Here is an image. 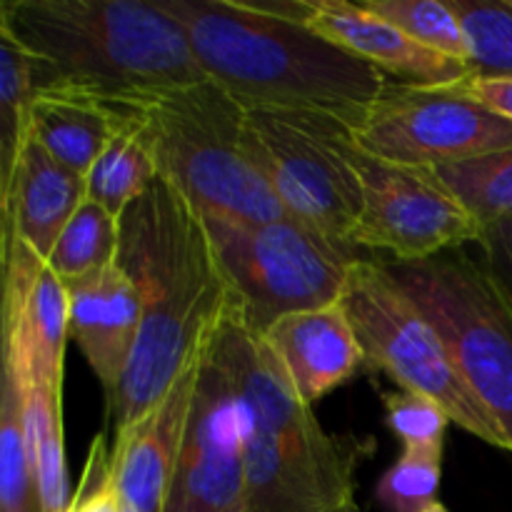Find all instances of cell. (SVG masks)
Returning a JSON list of instances; mask_svg holds the SVG:
<instances>
[{
  "instance_id": "obj_9",
  "label": "cell",
  "mask_w": 512,
  "mask_h": 512,
  "mask_svg": "<svg viewBox=\"0 0 512 512\" xmlns=\"http://www.w3.org/2000/svg\"><path fill=\"white\" fill-rule=\"evenodd\" d=\"M248 130L285 213L353 245L363 215V150L353 128L333 115L248 110Z\"/></svg>"
},
{
  "instance_id": "obj_16",
  "label": "cell",
  "mask_w": 512,
  "mask_h": 512,
  "mask_svg": "<svg viewBox=\"0 0 512 512\" xmlns=\"http://www.w3.org/2000/svg\"><path fill=\"white\" fill-rule=\"evenodd\" d=\"M263 340L310 408L365 365L358 335L340 303L285 315L265 330Z\"/></svg>"
},
{
  "instance_id": "obj_22",
  "label": "cell",
  "mask_w": 512,
  "mask_h": 512,
  "mask_svg": "<svg viewBox=\"0 0 512 512\" xmlns=\"http://www.w3.org/2000/svg\"><path fill=\"white\" fill-rule=\"evenodd\" d=\"M120 220L103 205L85 198L48 255V265L63 283L95 273L118 258Z\"/></svg>"
},
{
  "instance_id": "obj_28",
  "label": "cell",
  "mask_w": 512,
  "mask_h": 512,
  "mask_svg": "<svg viewBox=\"0 0 512 512\" xmlns=\"http://www.w3.org/2000/svg\"><path fill=\"white\" fill-rule=\"evenodd\" d=\"M385 415L388 425L400 440L403 450H435L443 453L445 430L453 420L448 418L443 408L423 395L398 390V393H385Z\"/></svg>"
},
{
  "instance_id": "obj_3",
  "label": "cell",
  "mask_w": 512,
  "mask_h": 512,
  "mask_svg": "<svg viewBox=\"0 0 512 512\" xmlns=\"http://www.w3.org/2000/svg\"><path fill=\"white\" fill-rule=\"evenodd\" d=\"M185 30L205 78L245 110L363 120L388 75L298 20L265 13L255 0H158Z\"/></svg>"
},
{
  "instance_id": "obj_24",
  "label": "cell",
  "mask_w": 512,
  "mask_h": 512,
  "mask_svg": "<svg viewBox=\"0 0 512 512\" xmlns=\"http://www.w3.org/2000/svg\"><path fill=\"white\" fill-rule=\"evenodd\" d=\"M435 170L483 228L512 220V148Z\"/></svg>"
},
{
  "instance_id": "obj_13",
  "label": "cell",
  "mask_w": 512,
  "mask_h": 512,
  "mask_svg": "<svg viewBox=\"0 0 512 512\" xmlns=\"http://www.w3.org/2000/svg\"><path fill=\"white\" fill-rule=\"evenodd\" d=\"M200 363L203 353L175 380L158 405L115 433L110 475L123 503L135 512H163L165 508L198 388Z\"/></svg>"
},
{
  "instance_id": "obj_17",
  "label": "cell",
  "mask_w": 512,
  "mask_h": 512,
  "mask_svg": "<svg viewBox=\"0 0 512 512\" xmlns=\"http://www.w3.org/2000/svg\"><path fill=\"white\" fill-rule=\"evenodd\" d=\"M88 198L83 175L60 165L33 135L23 143L13 180L0 193L3 235H18L48 260L75 210Z\"/></svg>"
},
{
  "instance_id": "obj_21",
  "label": "cell",
  "mask_w": 512,
  "mask_h": 512,
  "mask_svg": "<svg viewBox=\"0 0 512 512\" xmlns=\"http://www.w3.org/2000/svg\"><path fill=\"white\" fill-rule=\"evenodd\" d=\"M0 512H43L25 435V388L8 365L0 378Z\"/></svg>"
},
{
  "instance_id": "obj_2",
  "label": "cell",
  "mask_w": 512,
  "mask_h": 512,
  "mask_svg": "<svg viewBox=\"0 0 512 512\" xmlns=\"http://www.w3.org/2000/svg\"><path fill=\"white\" fill-rule=\"evenodd\" d=\"M0 30L28 53L38 93L135 108L208 80L158 0H5Z\"/></svg>"
},
{
  "instance_id": "obj_18",
  "label": "cell",
  "mask_w": 512,
  "mask_h": 512,
  "mask_svg": "<svg viewBox=\"0 0 512 512\" xmlns=\"http://www.w3.org/2000/svg\"><path fill=\"white\" fill-rule=\"evenodd\" d=\"M123 118V108L83 95L38 93L30 108V135L60 165L88 178Z\"/></svg>"
},
{
  "instance_id": "obj_25",
  "label": "cell",
  "mask_w": 512,
  "mask_h": 512,
  "mask_svg": "<svg viewBox=\"0 0 512 512\" xmlns=\"http://www.w3.org/2000/svg\"><path fill=\"white\" fill-rule=\"evenodd\" d=\"M458 18L475 75L512 78L510 0H445Z\"/></svg>"
},
{
  "instance_id": "obj_30",
  "label": "cell",
  "mask_w": 512,
  "mask_h": 512,
  "mask_svg": "<svg viewBox=\"0 0 512 512\" xmlns=\"http://www.w3.org/2000/svg\"><path fill=\"white\" fill-rule=\"evenodd\" d=\"M460 88L473 100L483 103L493 113L503 115L512 123V78H500V75H473L468 80H460Z\"/></svg>"
},
{
  "instance_id": "obj_26",
  "label": "cell",
  "mask_w": 512,
  "mask_h": 512,
  "mask_svg": "<svg viewBox=\"0 0 512 512\" xmlns=\"http://www.w3.org/2000/svg\"><path fill=\"white\" fill-rule=\"evenodd\" d=\"M365 5L423 48L470 63L465 33L445 0H365Z\"/></svg>"
},
{
  "instance_id": "obj_8",
  "label": "cell",
  "mask_w": 512,
  "mask_h": 512,
  "mask_svg": "<svg viewBox=\"0 0 512 512\" xmlns=\"http://www.w3.org/2000/svg\"><path fill=\"white\" fill-rule=\"evenodd\" d=\"M388 273L433 320L460 373L503 428L512 450V303L483 263L460 250L413 263L390 260Z\"/></svg>"
},
{
  "instance_id": "obj_4",
  "label": "cell",
  "mask_w": 512,
  "mask_h": 512,
  "mask_svg": "<svg viewBox=\"0 0 512 512\" xmlns=\"http://www.w3.org/2000/svg\"><path fill=\"white\" fill-rule=\"evenodd\" d=\"M215 343L243 408L248 512H363L355 503L363 443L335 438L320 425L233 303L215 328Z\"/></svg>"
},
{
  "instance_id": "obj_19",
  "label": "cell",
  "mask_w": 512,
  "mask_h": 512,
  "mask_svg": "<svg viewBox=\"0 0 512 512\" xmlns=\"http://www.w3.org/2000/svg\"><path fill=\"white\" fill-rule=\"evenodd\" d=\"M123 110V123L85 178L88 200L103 205L118 220L128 210V205L160 178L153 145L143 123L133 110Z\"/></svg>"
},
{
  "instance_id": "obj_5",
  "label": "cell",
  "mask_w": 512,
  "mask_h": 512,
  "mask_svg": "<svg viewBox=\"0 0 512 512\" xmlns=\"http://www.w3.org/2000/svg\"><path fill=\"white\" fill-rule=\"evenodd\" d=\"M160 178L205 218L270 223L285 218L255 155L248 110L213 80L165 90L135 105Z\"/></svg>"
},
{
  "instance_id": "obj_11",
  "label": "cell",
  "mask_w": 512,
  "mask_h": 512,
  "mask_svg": "<svg viewBox=\"0 0 512 512\" xmlns=\"http://www.w3.org/2000/svg\"><path fill=\"white\" fill-rule=\"evenodd\" d=\"M363 215L355 248L385 250L400 263L480 243L483 225L463 208L435 168L385 163L360 155Z\"/></svg>"
},
{
  "instance_id": "obj_6",
  "label": "cell",
  "mask_w": 512,
  "mask_h": 512,
  "mask_svg": "<svg viewBox=\"0 0 512 512\" xmlns=\"http://www.w3.org/2000/svg\"><path fill=\"white\" fill-rule=\"evenodd\" d=\"M340 305L358 335L368 368L383 370L400 390L438 403L465 433L512 453L503 428L460 373L440 330L385 263L360 258L350 270Z\"/></svg>"
},
{
  "instance_id": "obj_1",
  "label": "cell",
  "mask_w": 512,
  "mask_h": 512,
  "mask_svg": "<svg viewBox=\"0 0 512 512\" xmlns=\"http://www.w3.org/2000/svg\"><path fill=\"white\" fill-rule=\"evenodd\" d=\"M115 263L140 295V333L113 403L115 433L143 418L200 358L233 293L198 210L158 178L120 215Z\"/></svg>"
},
{
  "instance_id": "obj_31",
  "label": "cell",
  "mask_w": 512,
  "mask_h": 512,
  "mask_svg": "<svg viewBox=\"0 0 512 512\" xmlns=\"http://www.w3.org/2000/svg\"><path fill=\"white\" fill-rule=\"evenodd\" d=\"M510 3H512V0H510Z\"/></svg>"
},
{
  "instance_id": "obj_20",
  "label": "cell",
  "mask_w": 512,
  "mask_h": 512,
  "mask_svg": "<svg viewBox=\"0 0 512 512\" xmlns=\"http://www.w3.org/2000/svg\"><path fill=\"white\" fill-rule=\"evenodd\" d=\"M25 388V435L40 510L68 512V463L63 445V393L23 380Z\"/></svg>"
},
{
  "instance_id": "obj_15",
  "label": "cell",
  "mask_w": 512,
  "mask_h": 512,
  "mask_svg": "<svg viewBox=\"0 0 512 512\" xmlns=\"http://www.w3.org/2000/svg\"><path fill=\"white\" fill-rule=\"evenodd\" d=\"M305 25L355 58L375 65L385 75H398L405 83L450 85L473 78V68L463 60L423 48L390 20L380 18L365 3L350 0H308Z\"/></svg>"
},
{
  "instance_id": "obj_14",
  "label": "cell",
  "mask_w": 512,
  "mask_h": 512,
  "mask_svg": "<svg viewBox=\"0 0 512 512\" xmlns=\"http://www.w3.org/2000/svg\"><path fill=\"white\" fill-rule=\"evenodd\" d=\"M65 288L70 300V338L98 375L110 405L138 343V288L118 263L68 280Z\"/></svg>"
},
{
  "instance_id": "obj_23",
  "label": "cell",
  "mask_w": 512,
  "mask_h": 512,
  "mask_svg": "<svg viewBox=\"0 0 512 512\" xmlns=\"http://www.w3.org/2000/svg\"><path fill=\"white\" fill-rule=\"evenodd\" d=\"M38 95L28 53L0 30V193L10 185L23 143L30 135V108Z\"/></svg>"
},
{
  "instance_id": "obj_10",
  "label": "cell",
  "mask_w": 512,
  "mask_h": 512,
  "mask_svg": "<svg viewBox=\"0 0 512 512\" xmlns=\"http://www.w3.org/2000/svg\"><path fill=\"white\" fill-rule=\"evenodd\" d=\"M353 135L370 158L410 168H443L512 148L510 120L470 98L458 83L388 80Z\"/></svg>"
},
{
  "instance_id": "obj_29",
  "label": "cell",
  "mask_w": 512,
  "mask_h": 512,
  "mask_svg": "<svg viewBox=\"0 0 512 512\" xmlns=\"http://www.w3.org/2000/svg\"><path fill=\"white\" fill-rule=\"evenodd\" d=\"M480 248L485 255V270L512 303V220H500L483 228Z\"/></svg>"
},
{
  "instance_id": "obj_7",
  "label": "cell",
  "mask_w": 512,
  "mask_h": 512,
  "mask_svg": "<svg viewBox=\"0 0 512 512\" xmlns=\"http://www.w3.org/2000/svg\"><path fill=\"white\" fill-rule=\"evenodd\" d=\"M203 220L235 308L258 335L285 315L340 303L360 260L353 245L290 215L270 223Z\"/></svg>"
},
{
  "instance_id": "obj_27",
  "label": "cell",
  "mask_w": 512,
  "mask_h": 512,
  "mask_svg": "<svg viewBox=\"0 0 512 512\" xmlns=\"http://www.w3.org/2000/svg\"><path fill=\"white\" fill-rule=\"evenodd\" d=\"M443 453L403 450L393 468L385 470L375 488V500L388 512H433L440 505Z\"/></svg>"
},
{
  "instance_id": "obj_12",
  "label": "cell",
  "mask_w": 512,
  "mask_h": 512,
  "mask_svg": "<svg viewBox=\"0 0 512 512\" xmlns=\"http://www.w3.org/2000/svg\"><path fill=\"white\" fill-rule=\"evenodd\" d=\"M163 512H248L243 408L215 333L203 350L183 450Z\"/></svg>"
}]
</instances>
